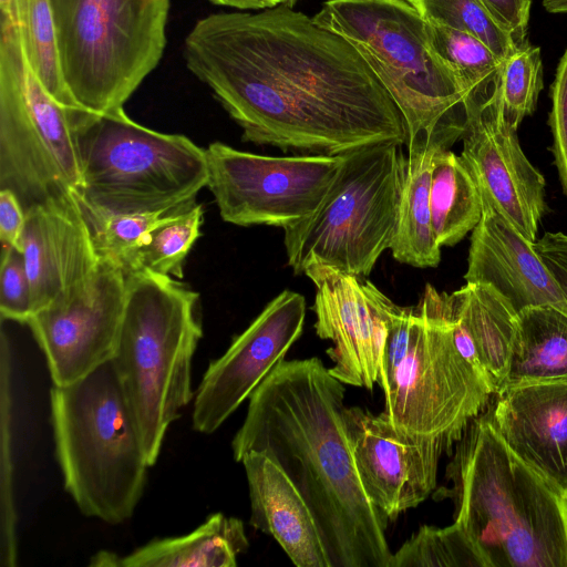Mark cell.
<instances>
[{"label": "cell", "mask_w": 567, "mask_h": 567, "mask_svg": "<svg viewBox=\"0 0 567 567\" xmlns=\"http://www.w3.org/2000/svg\"><path fill=\"white\" fill-rule=\"evenodd\" d=\"M183 56L245 142L340 155L408 141L402 113L354 47L290 7L208 14Z\"/></svg>", "instance_id": "1"}, {"label": "cell", "mask_w": 567, "mask_h": 567, "mask_svg": "<svg viewBox=\"0 0 567 567\" xmlns=\"http://www.w3.org/2000/svg\"><path fill=\"white\" fill-rule=\"evenodd\" d=\"M344 386L319 358L282 360L249 396L233 456H268L310 508L330 567H390L388 517L361 483Z\"/></svg>", "instance_id": "2"}, {"label": "cell", "mask_w": 567, "mask_h": 567, "mask_svg": "<svg viewBox=\"0 0 567 567\" xmlns=\"http://www.w3.org/2000/svg\"><path fill=\"white\" fill-rule=\"evenodd\" d=\"M434 498H450L486 567H567V498L517 457L485 410L456 442Z\"/></svg>", "instance_id": "3"}, {"label": "cell", "mask_w": 567, "mask_h": 567, "mask_svg": "<svg viewBox=\"0 0 567 567\" xmlns=\"http://www.w3.org/2000/svg\"><path fill=\"white\" fill-rule=\"evenodd\" d=\"M125 275V311L112 362L153 466L171 424L194 400L192 364L203 337L199 295L171 276Z\"/></svg>", "instance_id": "4"}, {"label": "cell", "mask_w": 567, "mask_h": 567, "mask_svg": "<svg viewBox=\"0 0 567 567\" xmlns=\"http://www.w3.org/2000/svg\"><path fill=\"white\" fill-rule=\"evenodd\" d=\"M377 384L396 430L439 440L449 452L493 394L454 343L447 292L430 284L394 316Z\"/></svg>", "instance_id": "5"}, {"label": "cell", "mask_w": 567, "mask_h": 567, "mask_svg": "<svg viewBox=\"0 0 567 567\" xmlns=\"http://www.w3.org/2000/svg\"><path fill=\"white\" fill-rule=\"evenodd\" d=\"M55 456L80 512L111 525L130 519L151 467L112 360L50 390Z\"/></svg>", "instance_id": "6"}, {"label": "cell", "mask_w": 567, "mask_h": 567, "mask_svg": "<svg viewBox=\"0 0 567 567\" xmlns=\"http://www.w3.org/2000/svg\"><path fill=\"white\" fill-rule=\"evenodd\" d=\"M364 59L403 115L408 141L450 147L468 121V94L433 50L426 21L408 0H328L312 18Z\"/></svg>", "instance_id": "7"}, {"label": "cell", "mask_w": 567, "mask_h": 567, "mask_svg": "<svg viewBox=\"0 0 567 567\" xmlns=\"http://www.w3.org/2000/svg\"><path fill=\"white\" fill-rule=\"evenodd\" d=\"M75 142L81 169L78 196L106 214H144L196 199L207 186L206 148L185 135L143 126L124 109L92 113L80 109Z\"/></svg>", "instance_id": "8"}, {"label": "cell", "mask_w": 567, "mask_h": 567, "mask_svg": "<svg viewBox=\"0 0 567 567\" xmlns=\"http://www.w3.org/2000/svg\"><path fill=\"white\" fill-rule=\"evenodd\" d=\"M395 142L365 146L346 162L317 209L284 228L288 265L367 277L390 249L398 224L406 156Z\"/></svg>", "instance_id": "9"}, {"label": "cell", "mask_w": 567, "mask_h": 567, "mask_svg": "<svg viewBox=\"0 0 567 567\" xmlns=\"http://www.w3.org/2000/svg\"><path fill=\"white\" fill-rule=\"evenodd\" d=\"M62 74L78 107L124 109L159 63L171 0H50Z\"/></svg>", "instance_id": "10"}, {"label": "cell", "mask_w": 567, "mask_h": 567, "mask_svg": "<svg viewBox=\"0 0 567 567\" xmlns=\"http://www.w3.org/2000/svg\"><path fill=\"white\" fill-rule=\"evenodd\" d=\"M79 110L47 91L12 19L0 17V189L13 192L24 212L79 193Z\"/></svg>", "instance_id": "11"}, {"label": "cell", "mask_w": 567, "mask_h": 567, "mask_svg": "<svg viewBox=\"0 0 567 567\" xmlns=\"http://www.w3.org/2000/svg\"><path fill=\"white\" fill-rule=\"evenodd\" d=\"M347 154L266 156L214 142L206 148L207 187L225 221L284 229L317 209Z\"/></svg>", "instance_id": "12"}, {"label": "cell", "mask_w": 567, "mask_h": 567, "mask_svg": "<svg viewBox=\"0 0 567 567\" xmlns=\"http://www.w3.org/2000/svg\"><path fill=\"white\" fill-rule=\"evenodd\" d=\"M126 303V275L100 258L79 286L30 317L27 324L47 359L53 385L90 374L115 354Z\"/></svg>", "instance_id": "13"}, {"label": "cell", "mask_w": 567, "mask_h": 567, "mask_svg": "<svg viewBox=\"0 0 567 567\" xmlns=\"http://www.w3.org/2000/svg\"><path fill=\"white\" fill-rule=\"evenodd\" d=\"M502 73V72H501ZM499 81L468 100V121L461 158L482 199L502 214L529 241H536L547 210L545 178L524 154L505 120Z\"/></svg>", "instance_id": "14"}, {"label": "cell", "mask_w": 567, "mask_h": 567, "mask_svg": "<svg viewBox=\"0 0 567 567\" xmlns=\"http://www.w3.org/2000/svg\"><path fill=\"white\" fill-rule=\"evenodd\" d=\"M306 319L302 295L284 290L206 369L193 400L192 425L202 434L216 432L249 399L264 379L285 360Z\"/></svg>", "instance_id": "15"}, {"label": "cell", "mask_w": 567, "mask_h": 567, "mask_svg": "<svg viewBox=\"0 0 567 567\" xmlns=\"http://www.w3.org/2000/svg\"><path fill=\"white\" fill-rule=\"evenodd\" d=\"M305 275L316 286L315 329L330 340L331 375L343 384L372 390L383 346L400 309L365 277L315 266Z\"/></svg>", "instance_id": "16"}, {"label": "cell", "mask_w": 567, "mask_h": 567, "mask_svg": "<svg viewBox=\"0 0 567 567\" xmlns=\"http://www.w3.org/2000/svg\"><path fill=\"white\" fill-rule=\"evenodd\" d=\"M346 422L364 491L389 520L436 489L444 443L400 432L383 413L359 406L346 408Z\"/></svg>", "instance_id": "17"}, {"label": "cell", "mask_w": 567, "mask_h": 567, "mask_svg": "<svg viewBox=\"0 0 567 567\" xmlns=\"http://www.w3.org/2000/svg\"><path fill=\"white\" fill-rule=\"evenodd\" d=\"M20 251L31 287L32 316L95 270L100 257L76 194L25 210Z\"/></svg>", "instance_id": "18"}, {"label": "cell", "mask_w": 567, "mask_h": 567, "mask_svg": "<svg viewBox=\"0 0 567 567\" xmlns=\"http://www.w3.org/2000/svg\"><path fill=\"white\" fill-rule=\"evenodd\" d=\"M485 413L506 446L567 498V381L504 389Z\"/></svg>", "instance_id": "19"}, {"label": "cell", "mask_w": 567, "mask_h": 567, "mask_svg": "<svg viewBox=\"0 0 567 567\" xmlns=\"http://www.w3.org/2000/svg\"><path fill=\"white\" fill-rule=\"evenodd\" d=\"M464 279L491 286L517 313L538 306L567 312L560 287L534 243L487 204H483L481 220L472 230Z\"/></svg>", "instance_id": "20"}, {"label": "cell", "mask_w": 567, "mask_h": 567, "mask_svg": "<svg viewBox=\"0 0 567 567\" xmlns=\"http://www.w3.org/2000/svg\"><path fill=\"white\" fill-rule=\"evenodd\" d=\"M248 483L249 524L271 535L297 567H330L315 517L281 468L261 453L240 460Z\"/></svg>", "instance_id": "21"}, {"label": "cell", "mask_w": 567, "mask_h": 567, "mask_svg": "<svg viewBox=\"0 0 567 567\" xmlns=\"http://www.w3.org/2000/svg\"><path fill=\"white\" fill-rule=\"evenodd\" d=\"M454 343L493 394L506 377L518 313L488 285L466 282L447 293Z\"/></svg>", "instance_id": "22"}, {"label": "cell", "mask_w": 567, "mask_h": 567, "mask_svg": "<svg viewBox=\"0 0 567 567\" xmlns=\"http://www.w3.org/2000/svg\"><path fill=\"white\" fill-rule=\"evenodd\" d=\"M249 547L244 523L223 513L212 514L189 534L153 539L120 556L100 550L90 561L99 567H235Z\"/></svg>", "instance_id": "23"}, {"label": "cell", "mask_w": 567, "mask_h": 567, "mask_svg": "<svg viewBox=\"0 0 567 567\" xmlns=\"http://www.w3.org/2000/svg\"><path fill=\"white\" fill-rule=\"evenodd\" d=\"M406 145L405 177L390 250L399 262L416 268L436 267L441 247L431 223L430 188L436 153L447 148L427 137H416Z\"/></svg>", "instance_id": "24"}, {"label": "cell", "mask_w": 567, "mask_h": 567, "mask_svg": "<svg viewBox=\"0 0 567 567\" xmlns=\"http://www.w3.org/2000/svg\"><path fill=\"white\" fill-rule=\"evenodd\" d=\"M556 381H567V312L553 306L525 308L517 316L508 368L499 391Z\"/></svg>", "instance_id": "25"}, {"label": "cell", "mask_w": 567, "mask_h": 567, "mask_svg": "<svg viewBox=\"0 0 567 567\" xmlns=\"http://www.w3.org/2000/svg\"><path fill=\"white\" fill-rule=\"evenodd\" d=\"M431 223L437 245L454 246L478 224L483 205L478 188L461 156L436 153L430 188Z\"/></svg>", "instance_id": "26"}, {"label": "cell", "mask_w": 567, "mask_h": 567, "mask_svg": "<svg viewBox=\"0 0 567 567\" xmlns=\"http://www.w3.org/2000/svg\"><path fill=\"white\" fill-rule=\"evenodd\" d=\"M11 19L35 75L61 104L76 107L65 85L50 0H12Z\"/></svg>", "instance_id": "27"}, {"label": "cell", "mask_w": 567, "mask_h": 567, "mask_svg": "<svg viewBox=\"0 0 567 567\" xmlns=\"http://www.w3.org/2000/svg\"><path fill=\"white\" fill-rule=\"evenodd\" d=\"M203 223V206L196 200L185 204L150 233L125 274L148 271L182 279L184 260L200 236Z\"/></svg>", "instance_id": "28"}, {"label": "cell", "mask_w": 567, "mask_h": 567, "mask_svg": "<svg viewBox=\"0 0 567 567\" xmlns=\"http://www.w3.org/2000/svg\"><path fill=\"white\" fill-rule=\"evenodd\" d=\"M12 361L9 339L1 331V476H0V564L14 567L18 561V515L13 484V396Z\"/></svg>", "instance_id": "29"}, {"label": "cell", "mask_w": 567, "mask_h": 567, "mask_svg": "<svg viewBox=\"0 0 567 567\" xmlns=\"http://www.w3.org/2000/svg\"><path fill=\"white\" fill-rule=\"evenodd\" d=\"M426 24L433 50L470 96L486 91L498 80L504 61L480 39L449 27Z\"/></svg>", "instance_id": "30"}, {"label": "cell", "mask_w": 567, "mask_h": 567, "mask_svg": "<svg viewBox=\"0 0 567 567\" xmlns=\"http://www.w3.org/2000/svg\"><path fill=\"white\" fill-rule=\"evenodd\" d=\"M76 199L97 256L115 261L124 271L150 233L185 205L156 213L106 214L90 207L78 194Z\"/></svg>", "instance_id": "31"}, {"label": "cell", "mask_w": 567, "mask_h": 567, "mask_svg": "<svg viewBox=\"0 0 567 567\" xmlns=\"http://www.w3.org/2000/svg\"><path fill=\"white\" fill-rule=\"evenodd\" d=\"M390 567H486L456 522L439 528L422 525L393 555Z\"/></svg>", "instance_id": "32"}, {"label": "cell", "mask_w": 567, "mask_h": 567, "mask_svg": "<svg viewBox=\"0 0 567 567\" xmlns=\"http://www.w3.org/2000/svg\"><path fill=\"white\" fill-rule=\"evenodd\" d=\"M430 23L466 32L505 61L516 49L511 33L480 0H408Z\"/></svg>", "instance_id": "33"}, {"label": "cell", "mask_w": 567, "mask_h": 567, "mask_svg": "<svg viewBox=\"0 0 567 567\" xmlns=\"http://www.w3.org/2000/svg\"><path fill=\"white\" fill-rule=\"evenodd\" d=\"M543 86L540 49L527 41L503 62L501 73L503 113L512 127L517 130L523 120L534 113Z\"/></svg>", "instance_id": "34"}, {"label": "cell", "mask_w": 567, "mask_h": 567, "mask_svg": "<svg viewBox=\"0 0 567 567\" xmlns=\"http://www.w3.org/2000/svg\"><path fill=\"white\" fill-rule=\"evenodd\" d=\"M0 315L3 320L27 323L32 316L31 287L23 255L14 247L1 248Z\"/></svg>", "instance_id": "35"}, {"label": "cell", "mask_w": 567, "mask_h": 567, "mask_svg": "<svg viewBox=\"0 0 567 567\" xmlns=\"http://www.w3.org/2000/svg\"><path fill=\"white\" fill-rule=\"evenodd\" d=\"M548 124L553 135L550 151L567 196V49L559 61L551 85V110Z\"/></svg>", "instance_id": "36"}, {"label": "cell", "mask_w": 567, "mask_h": 567, "mask_svg": "<svg viewBox=\"0 0 567 567\" xmlns=\"http://www.w3.org/2000/svg\"><path fill=\"white\" fill-rule=\"evenodd\" d=\"M513 37L516 47L527 42L532 0H480Z\"/></svg>", "instance_id": "37"}, {"label": "cell", "mask_w": 567, "mask_h": 567, "mask_svg": "<svg viewBox=\"0 0 567 567\" xmlns=\"http://www.w3.org/2000/svg\"><path fill=\"white\" fill-rule=\"evenodd\" d=\"M534 247L558 282L567 303V234L545 233Z\"/></svg>", "instance_id": "38"}, {"label": "cell", "mask_w": 567, "mask_h": 567, "mask_svg": "<svg viewBox=\"0 0 567 567\" xmlns=\"http://www.w3.org/2000/svg\"><path fill=\"white\" fill-rule=\"evenodd\" d=\"M25 224V212L17 195L10 189H0V241L1 248L20 250Z\"/></svg>", "instance_id": "39"}, {"label": "cell", "mask_w": 567, "mask_h": 567, "mask_svg": "<svg viewBox=\"0 0 567 567\" xmlns=\"http://www.w3.org/2000/svg\"><path fill=\"white\" fill-rule=\"evenodd\" d=\"M217 6H226L239 10L245 9H269L278 6L292 7L298 0H208Z\"/></svg>", "instance_id": "40"}, {"label": "cell", "mask_w": 567, "mask_h": 567, "mask_svg": "<svg viewBox=\"0 0 567 567\" xmlns=\"http://www.w3.org/2000/svg\"><path fill=\"white\" fill-rule=\"evenodd\" d=\"M543 7L549 13H567V0H543Z\"/></svg>", "instance_id": "41"}, {"label": "cell", "mask_w": 567, "mask_h": 567, "mask_svg": "<svg viewBox=\"0 0 567 567\" xmlns=\"http://www.w3.org/2000/svg\"><path fill=\"white\" fill-rule=\"evenodd\" d=\"M12 0H0V17L11 18Z\"/></svg>", "instance_id": "42"}]
</instances>
